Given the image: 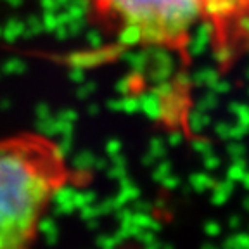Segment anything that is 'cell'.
<instances>
[{
  "instance_id": "obj_1",
  "label": "cell",
  "mask_w": 249,
  "mask_h": 249,
  "mask_svg": "<svg viewBox=\"0 0 249 249\" xmlns=\"http://www.w3.org/2000/svg\"><path fill=\"white\" fill-rule=\"evenodd\" d=\"M90 180L45 133L23 130L0 137V249H35L54 199Z\"/></svg>"
},
{
  "instance_id": "obj_2",
  "label": "cell",
  "mask_w": 249,
  "mask_h": 249,
  "mask_svg": "<svg viewBox=\"0 0 249 249\" xmlns=\"http://www.w3.org/2000/svg\"><path fill=\"white\" fill-rule=\"evenodd\" d=\"M102 26L123 49H152L189 68L192 31L202 24V0H90Z\"/></svg>"
},
{
  "instance_id": "obj_3",
  "label": "cell",
  "mask_w": 249,
  "mask_h": 249,
  "mask_svg": "<svg viewBox=\"0 0 249 249\" xmlns=\"http://www.w3.org/2000/svg\"><path fill=\"white\" fill-rule=\"evenodd\" d=\"M202 26L220 73L249 54V0H202Z\"/></svg>"
}]
</instances>
